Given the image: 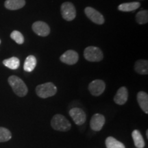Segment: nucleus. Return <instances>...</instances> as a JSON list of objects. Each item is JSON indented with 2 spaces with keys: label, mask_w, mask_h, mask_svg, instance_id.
<instances>
[{
  "label": "nucleus",
  "mask_w": 148,
  "mask_h": 148,
  "mask_svg": "<svg viewBox=\"0 0 148 148\" xmlns=\"http://www.w3.org/2000/svg\"><path fill=\"white\" fill-rule=\"evenodd\" d=\"M8 83L16 95L24 97L27 95L28 89L25 82L16 75H11L8 77Z\"/></svg>",
  "instance_id": "nucleus-1"
},
{
  "label": "nucleus",
  "mask_w": 148,
  "mask_h": 148,
  "mask_svg": "<svg viewBox=\"0 0 148 148\" xmlns=\"http://www.w3.org/2000/svg\"><path fill=\"white\" fill-rule=\"evenodd\" d=\"M51 125L55 130L60 132H67L71 127V123L65 116L60 114H56L53 116Z\"/></svg>",
  "instance_id": "nucleus-2"
},
{
  "label": "nucleus",
  "mask_w": 148,
  "mask_h": 148,
  "mask_svg": "<svg viewBox=\"0 0 148 148\" xmlns=\"http://www.w3.org/2000/svg\"><path fill=\"white\" fill-rule=\"evenodd\" d=\"M57 92V88L52 82H47L38 85L36 88V93L40 98L52 97Z\"/></svg>",
  "instance_id": "nucleus-3"
},
{
  "label": "nucleus",
  "mask_w": 148,
  "mask_h": 148,
  "mask_svg": "<svg viewBox=\"0 0 148 148\" xmlns=\"http://www.w3.org/2000/svg\"><path fill=\"white\" fill-rule=\"evenodd\" d=\"M84 56L90 62H99L103 59V53L99 47L90 46L84 49Z\"/></svg>",
  "instance_id": "nucleus-4"
},
{
  "label": "nucleus",
  "mask_w": 148,
  "mask_h": 148,
  "mask_svg": "<svg viewBox=\"0 0 148 148\" xmlns=\"http://www.w3.org/2000/svg\"><path fill=\"white\" fill-rule=\"evenodd\" d=\"M61 14L62 18L67 21H71L75 18L76 10L71 2H64L61 5Z\"/></svg>",
  "instance_id": "nucleus-5"
},
{
  "label": "nucleus",
  "mask_w": 148,
  "mask_h": 148,
  "mask_svg": "<svg viewBox=\"0 0 148 148\" xmlns=\"http://www.w3.org/2000/svg\"><path fill=\"white\" fill-rule=\"evenodd\" d=\"M84 12L90 21L98 25H101L104 23L105 20L102 14L92 7H86L84 9Z\"/></svg>",
  "instance_id": "nucleus-6"
},
{
  "label": "nucleus",
  "mask_w": 148,
  "mask_h": 148,
  "mask_svg": "<svg viewBox=\"0 0 148 148\" xmlns=\"http://www.w3.org/2000/svg\"><path fill=\"white\" fill-rule=\"evenodd\" d=\"M106 88V84L101 79H95L92 81L88 85V90L90 94L94 96H99L103 93Z\"/></svg>",
  "instance_id": "nucleus-7"
},
{
  "label": "nucleus",
  "mask_w": 148,
  "mask_h": 148,
  "mask_svg": "<svg viewBox=\"0 0 148 148\" xmlns=\"http://www.w3.org/2000/svg\"><path fill=\"white\" fill-rule=\"evenodd\" d=\"M69 115L77 125H82L86 121V114L82 109L79 108H73L69 110Z\"/></svg>",
  "instance_id": "nucleus-8"
},
{
  "label": "nucleus",
  "mask_w": 148,
  "mask_h": 148,
  "mask_svg": "<svg viewBox=\"0 0 148 148\" xmlns=\"http://www.w3.org/2000/svg\"><path fill=\"white\" fill-rule=\"evenodd\" d=\"M78 53L75 51L71 50V49L65 51L60 58L61 62L64 64H69V65H73L75 64L78 61Z\"/></svg>",
  "instance_id": "nucleus-9"
},
{
  "label": "nucleus",
  "mask_w": 148,
  "mask_h": 148,
  "mask_svg": "<svg viewBox=\"0 0 148 148\" xmlns=\"http://www.w3.org/2000/svg\"><path fill=\"white\" fill-rule=\"evenodd\" d=\"M33 31L40 36H47L50 33V27L43 21H36L32 25Z\"/></svg>",
  "instance_id": "nucleus-10"
},
{
  "label": "nucleus",
  "mask_w": 148,
  "mask_h": 148,
  "mask_svg": "<svg viewBox=\"0 0 148 148\" xmlns=\"http://www.w3.org/2000/svg\"><path fill=\"white\" fill-rule=\"evenodd\" d=\"M105 121H106V119H105L104 116L101 114H95L92 116L91 119H90V128L92 130L98 132V131L101 130V128H102L105 123Z\"/></svg>",
  "instance_id": "nucleus-11"
},
{
  "label": "nucleus",
  "mask_w": 148,
  "mask_h": 148,
  "mask_svg": "<svg viewBox=\"0 0 148 148\" xmlns=\"http://www.w3.org/2000/svg\"><path fill=\"white\" fill-rule=\"evenodd\" d=\"M128 98V90L125 86H122L116 92L114 97V101L116 104L123 105L125 104Z\"/></svg>",
  "instance_id": "nucleus-12"
},
{
  "label": "nucleus",
  "mask_w": 148,
  "mask_h": 148,
  "mask_svg": "<svg viewBox=\"0 0 148 148\" xmlns=\"http://www.w3.org/2000/svg\"><path fill=\"white\" fill-rule=\"evenodd\" d=\"M137 101L138 105L145 113H148V95L147 92L140 91L137 94Z\"/></svg>",
  "instance_id": "nucleus-13"
},
{
  "label": "nucleus",
  "mask_w": 148,
  "mask_h": 148,
  "mask_svg": "<svg viewBox=\"0 0 148 148\" xmlns=\"http://www.w3.org/2000/svg\"><path fill=\"white\" fill-rule=\"evenodd\" d=\"M25 5V0H5L4 3L5 8L10 10H18L23 8Z\"/></svg>",
  "instance_id": "nucleus-14"
},
{
  "label": "nucleus",
  "mask_w": 148,
  "mask_h": 148,
  "mask_svg": "<svg viewBox=\"0 0 148 148\" xmlns=\"http://www.w3.org/2000/svg\"><path fill=\"white\" fill-rule=\"evenodd\" d=\"M134 70L136 73L141 75L148 73V61L147 60H138L134 64Z\"/></svg>",
  "instance_id": "nucleus-15"
},
{
  "label": "nucleus",
  "mask_w": 148,
  "mask_h": 148,
  "mask_svg": "<svg viewBox=\"0 0 148 148\" xmlns=\"http://www.w3.org/2000/svg\"><path fill=\"white\" fill-rule=\"evenodd\" d=\"M36 58L34 56L29 55L25 59L24 62L23 69L27 72H32L36 66Z\"/></svg>",
  "instance_id": "nucleus-16"
},
{
  "label": "nucleus",
  "mask_w": 148,
  "mask_h": 148,
  "mask_svg": "<svg viewBox=\"0 0 148 148\" xmlns=\"http://www.w3.org/2000/svg\"><path fill=\"white\" fill-rule=\"evenodd\" d=\"M140 3L138 1L123 3L118 6V9H119V10L122 11V12H131V11L138 9L140 7Z\"/></svg>",
  "instance_id": "nucleus-17"
},
{
  "label": "nucleus",
  "mask_w": 148,
  "mask_h": 148,
  "mask_svg": "<svg viewBox=\"0 0 148 148\" xmlns=\"http://www.w3.org/2000/svg\"><path fill=\"white\" fill-rule=\"evenodd\" d=\"M132 136L134 140V145L137 148H143L145 147V140L141 134L138 130H134L132 133Z\"/></svg>",
  "instance_id": "nucleus-18"
},
{
  "label": "nucleus",
  "mask_w": 148,
  "mask_h": 148,
  "mask_svg": "<svg viewBox=\"0 0 148 148\" xmlns=\"http://www.w3.org/2000/svg\"><path fill=\"white\" fill-rule=\"evenodd\" d=\"M3 64L9 68V69L15 70L17 69L20 66V61L19 59L16 57H12V58L5 59L3 61Z\"/></svg>",
  "instance_id": "nucleus-19"
},
{
  "label": "nucleus",
  "mask_w": 148,
  "mask_h": 148,
  "mask_svg": "<svg viewBox=\"0 0 148 148\" xmlns=\"http://www.w3.org/2000/svg\"><path fill=\"white\" fill-rule=\"evenodd\" d=\"M105 144H106L107 148H125L123 143L117 140L112 136L107 137Z\"/></svg>",
  "instance_id": "nucleus-20"
},
{
  "label": "nucleus",
  "mask_w": 148,
  "mask_h": 148,
  "mask_svg": "<svg viewBox=\"0 0 148 148\" xmlns=\"http://www.w3.org/2000/svg\"><path fill=\"white\" fill-rule=\"evenodd\" d=\"M136 21L138 24H145L148 22V12L143 10L138 12L136 15Z\"/></svg>",
  "instance_id": "nucleus-21"
},
{
  "label": "nucleus",
  "mask_w": 148,
  "mask_h": 148,
  "mask_svg": "<svg viewBox=\"0 0 148 148\" xmlns=\"http://www.w3.org/2000/svg\"><path fill=\"white\" fill-rule=\"evenodd\" d=\"M12 138V134L10 130L5 127H0V142H6L11 139Z\"/></svg>",
  "instance_id": "nucleus-22"
},
{
  "label": "nucleus",
  "mask_w": 148,
  "mask_h": 148,
  "mask_svg": "<svg viewBox=\"0 0 148 148\" xmlns=\"http://www.w3.org/2000/svg\"><path fill=\"white\" fill-rule=\"evenodd\" d=\"M10 37L12 40H14L17 44L21 45L24 42V37L23 34L18 31L14 30L10 34Z\"/></svg>",
  "instance_id": "nucleus-23"
},
{
  "label": "nucleus",
  "mask_w": 148,
  "mask_h": 148,
  "mask_svg": "<svg viewBox=\"0 0 148 148\" xmlns=\"http://www.w3.org/2000/svg\"><path fill=\"white\" fill-rule=\"evenodd\" d=\"M146 135H147V138H148V130H147V132H146Z\"/></svg>",
  "instance_id": "nucleus-24"
},
{
  "label": "nucleus",
  "mask_w": 148,
  "mask_h": 148,
  "mask_svg": "<svg viewBox=\"0 0 148 148\" xmlns=\"http://www.w3.org/2000/svg\"><path fill=\"white\" fill-rule=\"evenodd\" d=\"M0 43H1V40H0Z\"/></svg>",
  "instance_id": "nucleus-25"
}]
</instances>
